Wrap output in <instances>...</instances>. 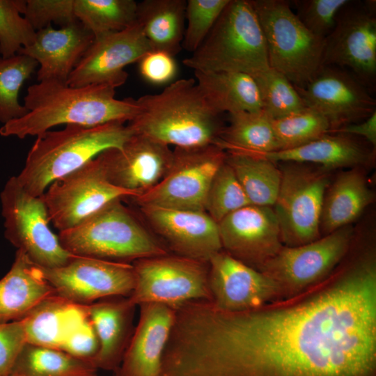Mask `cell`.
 Here are the masks:
<instances>
[{
	"mask_svg": "<svg viewBox=\"0 0 376 376\" xmlns=\"http://www.w3.org/2000/svg\"><path fill=\"white\" fill-rule=\"evenodd\" d=\"M163 376H376V265L290 307L176 309Z\"/></svg>",
	"mask_w": 376,
	"mask_h": 376,
	"instance_id": "1",
	"label": "cell"
},
{
	"mask_svg": "<svg viewBox=\"0 0 376 376\" xmlns=\"http://www.w3.org/2000/svg\"><path fill=\"white\" fill-rule=\"evenodd\" d=\"M29 112L0 128L2 136H38L60 125L95 127L130 121L137 112L136 99L116 97V88L105 84L74 87L56 80L31 85L24 97Z\"/></svg>",
	"mask_w": 376,
	"mask_h": 376,
	"instance_id": "2",
	"label": "cell"
},
{
	"mask_svg": "<svg viewBox=\"0 0 376 376\" xmlns=\"http://www.w3.org/2000/svg\"><path fill=\"white\" fill-rule=\"evenodd\" d=\"M137 112L127 125L133 134L166 146L190 148L214 145L224 127L195 79H180L162 92L136 99Z\"/></svg>",
	"mask_w": 376,
	"mask_h": 376,
	"instance_id": "3",
	"label": "cell"
},
{
	"mask_svg": "<svg viewBox=\"0 0 376 376\" xmlns=\"http://www.w3.org/2000/svg\"><path fill=\"white\" fill-rule=\"evenodd\" d=\"M133 135L123 123L95 127L67 125L37 136L16 176L29 194L42 196L54 181L81 168L102 152L120 148Z\"/></svg>",
	"mask_w": 376,
	"mask_h": 376,
	"instance_id": "4",
	"label": "cell"
},
{
	"mask_svg": "<svg viewBox=\"0 0 376 376\" xmlns=\"http://www.w3.org/2000/svg\"><path fill=\"white\" fill-rule=\"evenodd\" d=\"M194 71L238 72L253 77L269 68L265 41L249 0H230L207 36L183 60Z\"/></svg>",
	"mask_w": 376,
	"mask_h": 376,
	"instance_id": "5",
	"label": "cell"
},
{
	"mask_svg": "<svg viewBox=\"0 0 376 376\" xmlns=\"http://www.w3.org/2000/svg\"><path fill=\"white\" fill-rule=\"evenodd\" d=\"M122 201L115 200L75 227L58 232L63 247L76 256L128 263L167 254Z\"/></svg>",
	"mask_w": 376,
	"mask_h": 376,
	"instance_id": "6",
	"label": "cell"
},
{
	"mask_svg": "<svg viewBox=\"0 0 376 376\" xmlns=\"http://www.w3.org/2000/svg\"><path fill=\"white\" fill-rule=\"evenodd\" d=\"M263 33L269 67L296 87L324 66L325 38L311 33L285 0H249Z\"/></svg>",
	"mask_w": 376,
	"mask_h": 376,
	"instance_id": "7",
	"label": "cell"
},
{
	"mask_svg": "<svg viewBox=\"0 0 376 376\" xmlns=\"http://www.w3.org/2000/svg\"><path fill=\"white\" fill-rule=\"evenodd\" d=\"M0 198L6 238L33 263L51 269L65 265L73 258L50 228L42 196L29 194L13 176L6 182Z\"/></svg>",
	"mask_w": 376,
	"mask_h": 376,
	"instance_id": "8",
	"label": "cell"
},
{
	"mask_svg": "<svg viewBox=\"0 0 376 376\" xmlns=\"http://www.w3.org/2000/svg\"><path fill=\"white\" fill-rule=\"evenodd\" d=\"M226 152L216 145L173 150L171 164L149 190L130 198L139 206L205 211L211 182Z\"/></svg>",
	"mask_w": 376,
	"mask_h": 376,
	"instance_id": "9",
	"label": "cell"
},
{
	"mask_svg": "<svg viewBox=\"0 0 376 376\" xmlns=\"http://www.w3.org/2000/svg\"><path fill=\"white\" fill-rule=\"evenodd\" d=\"M135 306L156 303L176 309L189 301L211 300L208 263L167 254L133 261Z\"/></svg>",
	"mask_w": 376,
	"mask_h": 376,
	"instance_id": "10",
	"label": "cell"
},
{
	"mask_svg": "<svg viewBox=\"0 0 376 376\" xmlns=\"http://www.w3.org/2000/svg\"><path fill=\"white\" fill-rule=\"evenodd\" d=\"M283 163L273 210L283 245L297 246L318 239L322 203L329 182L323 171L305 164Z\"/></svg>",
	"mask_w": 376,
	"mask_h": 376,
	"instance_id": "11",
	"label": "cell"
},
{
	"mask_svg": "<svg viewBox=\"0 0 376 376\" xmlns=\"http://www.w3.org/2000/svg\"><path fill=\"white\" fill-rule=\"evenodd\" d=\"M134 196L109 181L97 157L54 181L42 195L50 222L58 232L75 227L115 200Z\"/></svg>",
	"mask_w": 376,
	"mask_h": 376,
	"instance_id": "12",
	"label": "cell"
},
{
	"mask_svg": "<svg viewBox=\"0 0 376 376\" xmlns=\"http://www.w3.org/2000/svg\"><path fill=\"white\" fill-rule=\"evenodd\" d=\"M324 65L350 69L368 89L376 82V1H350L325 38Z\"/></svg>",
	"mask_w": 376,
	"mask_h": 376,
	"instance_id": "13",
	"label": "cell"
},
{
	"mask_svg": "<svg viewBox=\"0 0 376 376\" xmlns=\"http://www.w3.org/2000/svg\"><path fill=\"white\" fill-rule=\"evenodd\" d=\"M40 268L56 295L81 305L129 297L135 286L134 267L128 263L74 256L61 267Z\"/></svg>",
	"mask_w": 376,
	"mask_h": 376,
	"instance_id": "14",
	"label": "cell"
},
{
	"mask_svg": "<svg viewBox=\"0 0 376 376\" xmlns=\"http://www.w3.org/2000/svg\"><path fill=\"white\" fill-rule=\"evenodd\" d=\"M352 233L347 226L308 244L283 246L260 271L277 283L282 295L295 294L336 267L346 253Z\"/></svg>",
	"mask_w": 376,
	"mask_h": 376,
	"instance_id": "15",
	"label": "cell"
},
{
	"mask_svg": "<svg viewBox=\"0 0 376 376\" xmlns=\"http://www.w3.org/2000/svg\"><path fill=\"white\" fill-rule=\"evenodd\" d=\"M150 46L139 24L94 38L71 74L67 84L74 87L105 84L115 88L128 77L125 68L139 62Z\"/></svg>",
	"mask_w": 376,
	"mask_h": 376,
	"instance_id": "16",
	"label": "cell"
},
{
	"mask_svg": "<svg viewBox=\"0 0 376 376\" xmlns=\"http://www.w3.org/2000/svg\"><path fill=\"white\" fill-rule=\"evenodd\" d=\"M295 87L306 107L329 120L331 132L362 121L376 111L375 99L368 89L338 67L324 65L306 86Z\"/></svg>",
	"mask_w": 376,
	"mask_h": 376,
	"instance_id": "17",
	"label": "cell"
},
{
	"mask_svg": "<svg viewBox=\"0 0 376 376\" xmlns=\"http://www.w3.org/2000/svg\"><path fill=\"white\" fill-rule=\"evenodd\" d=\"M207 263L211 301L219 309L260 308L282 295L274 281L223 249L213 254Z\"/></svg>",
	"mask_w": 376,
	"mask_h": 376,
	"instance_id": "18",
	"label": "cell"
},
{
	"mask_svg": "<svg viewBox=\"0 0 376 376\" xmlns=\"http://www.w3.org/2000/svg\"><path fill=\"white\" fill-rule=\"evenodd\" d=\"M222 249L260 270L283 246L273 207L249 205L218 223Z\"/></svg>",
	"mask_w": 376,
	"mask_h": 376,
	"instance_id": "19",
	"label": "cell"
},
{
	"mask_svg": "<svg viewBox=\"0 0 376 376\" xmlns=\"http://www.w3.org/2000/svg\"><path fill=\"white\" fill-rule=\"evenodd\" d=\"M109 181L139 196L156 185L173 159L170 146L133 134L120 148H110L97 156Z\"/></svg>",
	"mask_w": 376,
	"mask_h": 376,
	"instance_id": "20",
	"label": "cell"
},
{
	"mask_svg": "<svg viewBox=\"0 0 376 376\" xmlns=\"http://www.w3.org/2000/svg\"><path fill=\"white\" fill-rule=\"evenodd\" d=\"M139 208L155 231L178 256L207 263L222 250L218 224L205 211Z\"/></svg>",
	"mask_w": 376,
	"mask_h": 376,
	"instance_id": "21",
	"label": "cell"
},
{
	"mask_svg": "<svg viewBox=\"0 0 376 376\" xmlns=\"http://www.w3.org/2000/svg\"><path fill=\"white\" fill-rule=\"evenodd\" d=\"M139 306V321L123 357L118 376H159L161 371L175 309L156 303Z\"/></svg>",
	"mask_w": 376,
	"mask_h": 376,
	"instance_id": "22",
	"label": "cell"
},
{
	"mask_svg": "<svg viewBox=\"0 0 376 376\" xmlns=\"http://www.w3.org/2000/svg\"><path fill=\"white\" fill-rule=\"evenodd\" d=\"M93 40V35L79 21L58 29L49 26L37 31L34 42L22 47L17 54L29 56L38 62V82L56 80L67 83Z\"/></svg>",
	"mask_w": 376,
	"mask_h": 376,
	"instance_id": "23",
	"label": "cell"
},
{
	"mask_svg": "<svg viewBox=\"0 0 376 376\" xmlns=\"http://www.w3.org/2000/svg\"><path fill=\"white\" fill-rule=\"evenodd\" d=\"M136 306L128 297H113L86 305L88 318L99 341L93 363L96 368H115L121 362L133 333Z\"/></svg>",
	"mask_w": 376,
	"mask_h": 376,
	"instance_id": "24",
	"label": "cell"
},
{
	"mask_svg": "<svg viewBox=\"0 0 376 376\" xmlns=\"http://www.w3.org/2000/svg\"><path fill=\"white\" fill-rule=\"evenodd\" d=\"M56 295L40 268L17 250L13 263L0 279V322L23 319L44 299Z\"/></svg>",
	"mask_w": 376,
	"mask_h": 376,
	"instance_id": "25",
	"label": "cell"
},
{
	"mask_svg": "<svg viewBox=\"0 0 376 376\" xmlns=\"http://www.w3.org/2000/svg\"><path fill=\"white\" fill-rule=\"evenodd\" d=\"M372 154L354 136L328 133L296 148L265 154L249 155L275 163L312 164L330 169L362 165L370 159Z\"/></svg>",
	"mask_w": 376,
	"mask_h": 376,
	"instance_id": "26",
	"label": "cell"
},
{
	"mask_svg": "<svg viewBox=\"0 0 376 376\" xmlns=\"http://www.w3.org/2000/svg\"><path fill=\"white\" fill-rule=\"evenodd\" d=\"M86 305L54 295L33 308L23 319L26 342L61 349L65 340L86 318Z\"/></svg>",
	"mask_w": 376,
	"mask_h": 376,
	"instance_id": "27",
	"label": "cell"
},
{
	"mask_svg": "<svg viewBox=\"0 0 376 376\" xmlns=\"http://www.w3.org/2000/svg\"><path fill=\"white\" fill-rule=\"evenodd\" d=\"M329 186L320 222L324 235L349 226L373 201L365 176L357 168L340 173Z\"/></svg>",
	"mask_w": 376,
	"mask_h": 376,
	"instance_id": "28",
	"label": "cell"
},
{
	"mask_svg": "<svg viewBox=\"0 0 376 376\" xmlns=\"http://www.w3.org/2000/svg\"><path fill=\"white\" fill-rule=\"evenodd\" d=\"M194 73L201 93L218 113L263 109L258 88L252 76L228 71Z\"/></svg>",
	"mask_w": 376,
	"mask_h": 376,
	"instance_id": "29",
	"label": "cell"
},
{
	"mask_svg": "<svg viewBox=\"0 0 376 376\" xmlns=\"http://www.w3.org/2000/svg\"><path fill=\"white\" fill-rule=\"evenodd\" d=\"M185 0H143L137 3L136 22L151 50L174 56L182 49Z\"/></svg>",
	"mask_w": 376,
	"mask_h": 376,
	"instance_id": "30",
	"label": "cell"
},
{
	"mask_svg": "<svg viewBox=\"0 0 376 376\" xmlns=\"http://www.w3.org/2000/svg\"><path fill=\"white\" fill-rule=\"evenodd\" d=\"M214 145L226 152L265 154L281 149L272 118L263 110L228 114Z\"/></svg>",
	"mask_w": 376,
	"mask_h": 376,
	"instance_id": "31",
	"label": "cell"
},
{
	"mask_svg": "<svg viewBox=\"0 0 376 376\" xmlns=\"http://www.w3.org/2000/svg\"><path fill=\"white\" fill-rule=\"evenodd\" d=\"M226 162L251 205L274 206L281 181V171L275 162L253 155L229 152H226Z\"/></svg>",
	"mask_w": 376,
	"mask_h": 376,
	"instance_id": "32",
	"label": "cell"
},
{
	"mask_svg": "<svg viewBox=\"0 0 376 376\" xmlns=\"http://www.w3.org/2000/svg\"><path fill=\"white\" fill-rule=\"evenodd\" d=\"M96 368L64 351L26 343L11 373L15 376H90Z\"/></svg>",
	"mask_w": 376,
	"mask_h": 376,
	"instance_id": "33",
	"label": "cell"
},
{
	"mask_svg": "<svg viewBox=\"0 0 376 376\" xmlns=\"http://www.w3.org/2000/svg\"><path fill=\"white\" fill-rule=\"evenodd\" d=\"M76 19L94 38L123 31L136 22L134 0H74Z\"/></svg>",
	"mask_w": 376,
	"mask_h": 376,
	"instance_id": "34",
	"label": "cell"
},
{
	"mask_svg": "<svg viewBox=\"0 0 376 376\" xmlns=\"http://www.w3.org/2000/svg\"><path fill=\"white\" fill-rule=\"evenodd\" d=\"M38 62L33 58L17 54L8 58L0 56V122L5 124L25 116L29 110L18 100L24 83L34 72Z\"/></svg>",
	"mask_w": 376,
	"mask_h": 376,
	"instance_id": "35",
	"label": "cell"
},
{
	"mask_svg": "<svg viewBox=\"0 0 376 376\" xmlns=\"http://www.w3.org/2000/svg\"><path fill=\"white\" fill-rule=\"evenodd\" d=\"M272 124L281 150L302 146L331 132L329 120L308 107L284 117L272 119Z\"/></svg>",
	"mask_w": 376,
	"mask_h": 376,
	"instance_id": "36",
	"label": "cell"
},
{
	"mask_svg": "<svg viewBox=\"0 0 376 376\" xmlns=\"http://www.w3.org/2000/svg\"><path fill=\"white\" fill-rule=\"evenodd\" d=\"M260 93L263 110L276 119L304 109L306 106L295 86L272 68L253 77Z\"/></svg>",
	"mask_w": 376,
	"mask_h": 376,
	"instance_id": "37",
	"label": "cell"
},
{
	"mask_svg": "<svg viewBox=\"0 0 376 376\" xmlns=\"http://www.w3.org/2000/svg\"><path fill=\"white\" fill-rule=\"evenodd\" d=\"M249 205L251 204L225 159L210 185L205 211L218 224L226 216Z\"/></svg>",
	"mask_w": 376,
	"mask_h": 376,
	"instance_id": "38",
	"label": "cell"
},
{
	"mask_svg": "<svg viewBox=\"0 0 376 376\" xmlns=\"http://www.w3.org/2000/svg\"><path fill=\"white\" fill-rule=\"evenodd\" d=\"M26 1L0 0V55L8 58L31 45L36 31L22 16Z\"/></svg>",
	"mask_w": 376,
	"mask_h": 376,
	"instance_id": "39",
	"label": "cell"
},
{
	"mask_svg": "<svg viewBox=\"0 0 376 376\" xmlns=\"http://www.w3.org/2000/svg\"><path fill=\"white\" fill-rule=\"evenodd\" d=\"M230 0H188L182 49L193 53L201 45Z\"/></svg>",
	"mask_w": 376,
	"mask_h": 376,
	"instance_id": "40",
	"label": "cell"
},
{
	"mask_svg": "<svg viewBox=\"0 0 376 376\" xmlns=\"http://www.w3.org/2000/svg\"><path fill=\"white\" fill-rule=\"evenodd\" d=\"M350 0H296L295 13L313 34L325 38L334 29L340 10Z\"/></svg>",
	"mask_w": 376,
	"mask_h": 376,
	"instance_id": "41",
	"label": "cell"
},
{
	"mask_svg": "<svg viewBox=\"0 0 376 376\" xmlns=\"http://www.w3.org/2000/svg\"><path fill=\"white\" fill-rule=\"evenodd\" d=\"M73 5L74 0H26L23 15L36 31L52 22L63 27L78 21Z\"/></svg>",
	"mask_w": 376,
	"mask_h": 376,
	"instance_id": "42",
	"label": "cell"
},
{
	"mask_svg": "<svg viewBox=\"0 0 376 376\" xmlns=\"http://www.w3.org/2000/svg\"><path fill=\"white\" fill-rule=\"evenodd\" d=\"M22 320L0 322V376L10 375L26 343Z\"/></svg>",
	"mask_w": 376,
	"mask_h": 376,
	"instance_id": "43",
	"label": "cell"
},
{
	"mask_svg": "<svg viewBox=\"0 0 376 376\" xmlns=\"http://www.w3.org/2000/svg\"><path fill=\"white\" fill-rule=\"evenodd\" d=\"M60 350L93 363L99 350V341L88 316L70 334Z\"/></svg>",
	"mask_w": 376,
	"mask_h": 376,
	"instance_id": "44",
	"label": "cell"
},
{
	"mask_svg": "<svg viewBox=\"0 0 376 376\" xmlns=\"http://www.w3.org/2000/svg\"><path fill=\"white\" fill-rule=\"evenodd\" d=\"M139 63L142 77L154 84H164L173 80L177 72L173 56L162 51L148 52Z\"/></svg>",
	"mask_w": 376,
	"mask_h": 376,
	"instance_id": "45",
	"label": "cell"
},
{
	"mask_svg": "<svg viewBox=\"0 0 376 376\" xmlns=\"http://www.w3.org/2000/svg\"><path fill=\"white\" fill-rule=\"evenodd\" d=\"M331 133L363 137L373 147L376 145V111L365 120L339 127Z\"/></svg>",
	"mask_w": 376,
	"mask_h": 376,
	"instance_id": "46",
	"label": "cell"
},
{
	"mask_svg": "<svg viewBox=\"0 0 376 376\" xmlns=\"http://www.w3.org/2000/svg\"><path fill=\"white\" fill-rule=\"evenodd\" d=\"M7 376H15L13 374L10 373V375H7Z\"/></svg>",
	"mask_w": 376,
	"mask_h": 376,
	"instance_id": "47",
	"label": "cell"
},
{
	"mask_svg": "<svg viewBox=\"0 0 376 376\" xmlns=\"http://www.w3.org/2000/svg\"><path fill=\"white\" fill-rule=\"evenodd\" d=\"M90 376H96V375H95V374H93V375H90Z\"/></svg>",
	"mask_w": 376,
	"mask_h": 376,
	"instance_id": "48",
	"label": "cell"
}]
</instances>
